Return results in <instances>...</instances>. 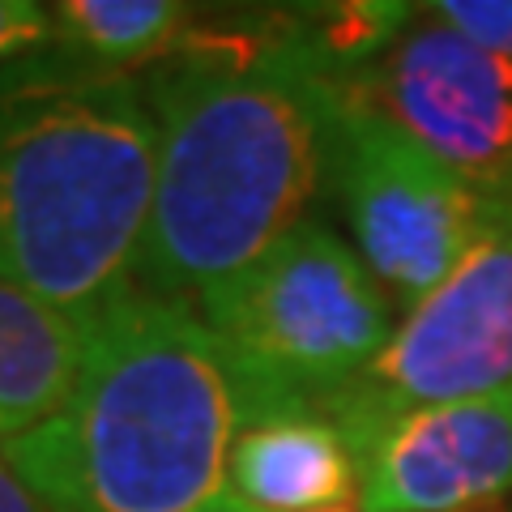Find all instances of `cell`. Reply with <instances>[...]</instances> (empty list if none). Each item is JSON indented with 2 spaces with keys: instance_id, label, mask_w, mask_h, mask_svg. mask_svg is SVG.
I'll return each mask as SVG.
<instances>
[{
  "instance_id": "cell-15",
  "label": "cell",
  "mask_w": 512,
  "mask_h": 512,
  "mask_svg": "<svg viewBox=\"0 0 512 512\" xmlns=\"http://www.w3.org/2000/svg\"><path fill=\"white\" fill-rule=\"evenodd\" d=\"M316 512H363L359 504H338V508H316Z\"/></svg>"
},
{
  "instance_id": "cell-8",
  "label": "cell",
  "mask_w": 512,
  "mask_h": 512,
  "mask_svg": "<svg viewBox=\"0 0 512 512\" xmlns=\"http://www.w3.org/2000/svg\"><path fill=\"white\" fill-rule=\"evenodd\" d=\"M363 512H474L512 495V384L397 419L359 457Z\"/></svg>"
},
{
  "instance_id": "cell-12",
  "label": "cell",
  "mask_w": 512,
  "mask_h": 512,
  "mask_svg": "<svg viewBox=\"0 0 512 512\" xmlns=\"http://www.w3.org/2000/svg\"><path fill=\"white\" fill-rule=\"evenodd\" d=\"M94 86L60 30L52 0H0V103Z\"/></svg>"
},
{
  "instance_id": "cell-9",
  "label": "cell",
  "mask_w": 512,
  "mask_h": 512,
  "mask_svg": "<svg viewBox=\"0 0 512 512\" xmlns=\"http://www.w3.org/2000/svg\"><path fill=\"white\" fill-rule=\"evenodd\" d=\"M359 470L325 414H278L235 436L218 512H316L355 504Z\"/></svg>"
},
{
  "instance_id": "cell-7",
  "label": "cell",
  "mask_w": 512,
  "mask_h": 512,
  "mask_svg": "<svg viewBox=\"0 0 512 512\" xmlns=\"http://www.w3.org/2000/svg\"><path fill=\"white\" fill-rule=\"evenodd\" d=\"M342 86L414 133L487 201H512V60L461 39L423 5Z\"/></svg>"
},
{
  "instance_id": "cell-10",
  "label": "cell",
  "mask_w": 512,
  "mask_h": 512,
  "mask_svg": "<svg viewBox=\"0 0 512 512\" xmlns=\"http://www.w3.org/2000/svg\"><path fill=\"white\" fill-rule=\"evenodd\" d=\"M90 325L26 291L0 286V448L64 406Z\"/></svg>"
},
{
  "instance_id": "cell-13",
  "label": "cell",
  "mask_w": 512,
  "mask_h": 512,
  "mask_svg": "<svg viewBox=\"0 0 512 512\" xmlns=\"http://www.w3.org/2000/svg\"><path fill=\"white\" fill-rule=\"evenodd\" d=\"M423 13L457 30L461 39L512 60V0H436L423 5Z\"/></svg>"
},
{
  "instance_id": "cell-6",
  "label": "cell",
  "mask_w": 512,
  "mask_h": 512,
  "mask_svg": "<svg viewBox=\"0 0 512 512\" xmlns=\"http://www.w3.org/2000/svg\"><path fill=\"white\" fill-rule=\"evenodd\" d=\"M512 384V201L495 210L461 265L397 320L393 342L325 419L350 457L414 410L483 397Z\"/></svg>"
},
{
  "instance_id": "cell-14",
  "label": "cell",
  "mask_w": 512,
  "mask_h": 512,
  "mask_svg": "<svg viewBox=\"0 0 512 512\" xmlns=\"http://www.w3.org/2000/svg\"><path fill=\"white\" fill-rule=\"evenodd\" d=\"M0 512H52L43 495L26 483V474L9 461L5 448H0Z\"/></svg>"
},
{
  "instance_id": "cell-4",
  "label": "cell",
  "mask_w": 512,
  "mask_h": 512,
  "mask_svg": "<svg viewBox=\"0 0 512 512\" xmlns=\"http://www.w3.org/2000/svg\"><path fill=\"white\" fill-rule=\"evenodd\" d=\"M248 423L329 414L397 333V303L325 218H308L197 303Z\"/></svg>"
},
{
  "instance_id": "cell-1",
  "label": "cell",
  "mask_w": 512,
  "mask_h": 512,
  "mask_svg": "<svg viewBox=\"0 0 512 512\" xmlns=\"http://www.w3.org/2000/svg\"><path fill=\"white\" fill-rule=\"evenodd\" d=\"M154 116V192L137 291L197 303L316 218L342 73L308 18L210 35L137 77Z\"/></svg>"
},
{
  "instance_id": "cell-2",
  "label": "cell",
  "mask_w": 512,
  "mask_h": 512,
  "mask_svg": "<svg viewBox=\"0 0 512 512\" xmlns=\"http://www.w3.org/2000/svg\"><path fill=\"white\" fill-rule=\"evenodd\" d=\"M244 427L201 312L133 291L90 320L64 406L5 453L52 512H218Z\"/></svg>"
},
{
  "instance_id": "cell-3",
  "label": "cell",
  "mask_w": 512,
  "mask_h": 512,
  "mask_svg": "<svg viewBox=\"0 0 512 512\" xmlns=\"http://www.w3.org/2000/svg\"><path fill=\"white\" fill-rule=\"evenodd\" d=\"M150 192L137 77L0 103V286L99 320L137 291Z\"/></svg>"
},
{
  "instance_id": "cell-5",
  "label": "cell",
  "mask_w": 512,
  "mask_h": 512,
  "mask_svg": "<svg viewBox=\"0 0 512 512\" xmlns=\"http://www.w3.org/2000/svg\"><path fill=\"white\" fill-rule=\"evenodd\" d=\"M329 188L350 248L410 312L461 265L504 201H487L389 111L338 82L329 120Z\"/></svg>"
},
{
  "instance_id": "cell-11",
  "label": "cell",
  "mask_w": 512,
  "mask_h": 512,
  "mask_svg": "<svg viewBox=\"0 0 512 512\" xmlns=\"http://www.w3.org/2000/svg\"><path fill=\"white\" fill-rule=\"evenodd\" d=\"M77 64L94 82L141 77L171 60L205 22L184 0H52Z\"/></svg>"
}]
</instances>
